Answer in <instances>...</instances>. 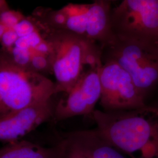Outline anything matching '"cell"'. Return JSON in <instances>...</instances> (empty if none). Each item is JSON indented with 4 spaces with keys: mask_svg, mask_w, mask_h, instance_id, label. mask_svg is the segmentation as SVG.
<instances>
[{
    "mask_svg": "<svg viewBox=\"0 0 158 158\" xmlns=\"http://www.w3.org/2000/svg\"><path fill=\"white\" fill-rule=\"evenodd\" d=\"M19 37L13 29H8L0 40L3 51H7L15 45Z\"/></svg>",
    "mask_w": 158,
    "mask_h": 158,
    "instance_id": "cell-14",
    "label": "cell"
},
{
    "mask_svg": "<svg viewBox=\"0 0 158 158\" xmlns=\"http://www.w3.org/2000/svg\"><path fill=\"white\" fill-rule=\"evenodd\" d=\"M117 63L146 94L158 83V44L142 40L118 39L102 50V60Z\"/></svg>",
    "mask_w": 158,
    "mask_h": 158,
    "instance_id": "cell-5",
    "label": "cell"
},
{
    "mask_svg": "<svg viewBox=\"0 0 158 158\" xmlns=\"http://www.w3.org/2000/svg\"><path fill=\"white\" fill-rule=\"evenodd\" d=\"M25 17L20 12L8 8L0 13V23L8 29H13Z\"/></svg>",
    "mask_w": 158,
    "mask_h": 158,
    "instance_id": "cell-13",
    "label": "cell"
},
{
    "mask_svg": "<svg viewBox=\"0 0 158 158\" xmlns=\"http://www.w3.org/2000/svg\"><path fill=\"white\" fill-rule=\"evenodd\" d=\"M102 61L100 102L104 111L131 110L146 106V94L137 87L129 73L112 60Z\"/></svg>",
    "mask_w": 158,
    "mask_h": 158,
    "instance_id": "cell-7",
    "label": "cell"
},
{
    "mask_svg": "<svg viewBox=\"0 0 158 158\" xmlns=\"http://www.w3.org/2000/svg\"><path fill=\"white\" fill-rule=\"evenodd\" d=\"M102 64L89 68L68 92L62 93L55 104L52 120L56 123L76 116H92L101 97Z\"/></svg>",
    "mask_w": 158,
    "mask_h": 158,
    "instance_id": "cell-8",
    "label": "cell"
},
{
    "mask_svg": "<svg viewBox=\"0 0 158 158\" xmlns=\"http://www.w3.org/2000/svg\"><path fill=\"white\" fill-rule=\"evenodd\" d=\"M96 129L106 141L130 158H158V109L94 110Z\"/></svg>",
    "mask_w": 158,
    "mask_h": 158,
    "instance_id": "cell-1",
    "label": "cell"
},
{
    "mask_svg": "<svg viewBox=\"0 0 158 158\" xmlns=\"http://www.w3.org/2000/svg\"><path fill=\"white\" fill-rule=\"evenodd\" d=\"M8 8H9V7H8L7 3L6 2V1L0 0V13Z\"/></svg>",
    "mask_w": 158,
    "mask_h": 158,
    "instance_id": "cell-15",
    "label": "cell"
},
{
    "mask_svg": "<svg viewBox=\"0 0 158 158\" xmlns=\"http://www.w3.org/2000/svg\"><path fill=\"white\" fill-rule=\"evenodd\" d=\"M112 4L110 0H97L87 4L70 3L58 10L40 7L31 16L49 28L94 42L103 50L117 40L110 22Z\"/></svg>",
    "mask_w": 158,
    "mask_h": 158,
    "instance_id": "cell-2",
    "label": "cell"
},
{
    "mask_svg": "<svg viewBox=\"0 0 158 158\" xmlns=\"http://www.w3.org/2000/svg\"><path fill=\"white\" fill-rule=\"evenodd\" d=\"M37 24L32 16L24 17L23 19L18 23L13 28L18 36L23 38L33 33L38 29Z\"/></svg>",
    "mask_w": 158,
    "mask_h": 158,
    "instance_id": "cell-12",
    "label": "cell"
},
{
    "mask_svg": "<svg viewBox=\"0 0 158 158\" xmlns=\"http://www.w3.org/2000/svg\"><path fill=\"white\" fill-rule=\"evenodd\" d=\"M35 20L51 45V73L55 79L56 94L68 92L86 70L102 63V50L97 44L49 28Z\"/></svg>",
    "mask_w": 158,
    "mask_h": 158,
    "instance_id": "cell-3",
    "label": "cell"
},
{
    "mask_svg": "<svg viewBox=\"0 0 158 158\" xmlns=\"http://www.w3.org/2000/svg\"><path fill=\"white\" fill-rule=\"evenodd\" d=\"M111 27L118 39L158 41V0H124L112 7Z\"/></svg>",
    "mask_w": 158,
    "mask_h": 158,
    "instance_id": "cell-6",
    "label": "cell"
},
{
    "mask_svg": "<svg viewBox=\"0 0 158 158\" xmlns=\"http://www.w3.org/2000/svg\"><path fill=\"white\" fill-rule=\"evenodd\" d=\"M57 158H127L94 130L61 134L57 141Z\"/></svg>",
    "mask_w": 158,
    "mask_h": 158,
    "instance_id": "cell-9",
    "label": "cell"
},
{
    "mask_svg": "<svg viewBox=\"0 0 158 158\" xmlns=\"http://www.w3.org/2000/svg\"><path fill=\"white\" fill-rule=\"evenodd\" d=\"M55 85L45 76L21 68L0 55V117L51 100Z\"/></svg>",
    "mask_w": 158,
    "mask_h": 158,
    "instance_id": "cell-4",
    "label": "cell"
},
{
    "mask_svg": "<svg viewBox=\"0 0 158 158\" xmlns=\"http://www.w3.org/2000/svg\"><path fill=\"white\" fill-rule=\"evenodd\" d=\"M7 29H8L7 28H6L2 23H0V40H1L3 35L5 34V32L6 31Z\"/></svg>",
    "mask_w": 158,
    "mask_h": 158,
    "instance_id": "cell-16",
    "label": "cell"
},
{
    "mask_svg": "<svg viewBox=\"0 0 158 158\" xmlns=\"http://www.w3.org/2000/svg\"><path fill=\"white\" fill-rule=\"evenodd\" d=\"M57 156L56 145L44 147L25 140L8 143L0 149V158H57Z\"/></svg>",
    "mask_w": 158,
    "mask_h": 158,
    "instance_id": "cell-11",
    "label": "cell"
},
{
    "mask_svg": "<svg viewBox=\"0 0 158 158\" xmlns=\"http://www.w3.org/2000/svg\"></svg>",
    "mask_w": 158,
    "mask_h": 158,
    "instance_id": "cell-17",
    "label": "cell"
},
{
    "mask_svg": "<svg viewBox=\"0 0 158 158\" xmlns=\"http://www.w3.org/2000/svg\"><path fill=\"white\" fill-rule=\"evenodd\" d=\"M55 104L52 98L0 117V142L21 141L40 125L52 119Z\"/></svg>",
    "mask_w": 158,
    "mask_h": 158,
    "instance_id": "cell-10",
    "label": "cell"
}]
</instances>
